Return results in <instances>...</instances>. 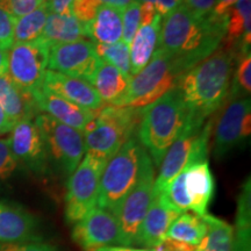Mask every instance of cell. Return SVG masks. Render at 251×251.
Returning <instances> with one entry per match:
<instances>
[{
	"label": "cell",
	"instance_id": "6da1fadb",
	"mask_svg": "<svg viewBox=\"0 0 251 251\" xmlns=\"http://www.w3.org/2000/svg\"><path fill=\"white\" fill-rule=\"evenodd\" d=\"M162 19L157 48L178 59L186 72L222 45L225 17H197L180 2Z\"/></svg>",
	"mask_w": 251,
	"mask_h": 251
},
{
	"label": "cell",
	"instance_id": "7a4b0ae2",
	"mask_svg": "<svg viewBox=\"0 0 251 251\" xmlns=\"http://www.w3.org/2000/svg\"><path fill=\"white\" fill-rule=\"evenodd\" d=\"M237 52L221 47L181 76L178 89L188 115L205 122L227 101Z\"/></svg>",
	"mask_w": 251,
	"mask_h": 251
},
{
	"label": "cell",
	"instance_id": "3957f363",
	"mask_svg": "<svg viewBox=\"0 0 251 251\" xmlns=\"http://www.w3.org/2000/svg\"><path fill=\"white\" fill-rule=\"evenodd\" d=\"M188 111L178 87L142 107L137 137L156 166L183 130Z\"/></svg>",
	"mask_w": 251,
	"mask_h": 251
},
{
	"label": "cell",
	"instance_id": "277c9868",
	"mask_svg": "<svg viewBox=\"0 0 251 251\" xmlns=\"http://www.w3.org/2000/svg\"><path fill=\"white\" fill-rule=\"evenodd\" d=\"M142 108L106 106L83 131L85 153L108 162L137 133Z\"/></svg>",
	"mask_w": 251,
	"mask_h": 251
},
{
	"label": "cell",
	"instance_id": "5b68a950",
	"mask_svg": "<svg viewBox=\"0 0 251 251\" xmlns=\"http://www.w3.org/2000/svg\"><path fill=\"white\" fill-rule=\"evenodd\" d=\"M186 74L183 65L174 56L156 48L148 64L130 77L124 97L113 106L142 108L166 92L178 87L181 76Z\"/></svg>",
	"mask_w": 251,
	"mask_h": 251
},
{
	"label": "cell",
	"instance_id": "8992f818",
	"mask_svg": "<svg viewBox=\"0 0 251 251\" xmlns=\"http://www.w3.org/2000/svg\"><path fill=\"white\" fill-rule=\"evenodd\" d=\"M143 147L131 137L107 162L99 184L98 207L117 215L122 201L139 178Z\"/></svg>",
	"mask_w": 251,
	"mask_h": 251
},
{
	"label": "cell",
	"instance_id": "52a82bcc",
	"mask_svg": "<svg viewBox=\"0 0 251 251\" xmlns=\"http://www.w3.org/2000/svg\"><path fill=\"white\" fill-rule=\"evenodd\" d=\"M34 122L46 144L49 161L57 166L62 175L71 176L85 155L83 133L46 113L37 114Z\"/></svg>",
	"mask_w": 251,
	"mask_h": 251
},
{
	"label": "cell",
	"instance_id": "ba28073f",
	"mask_svg": "<svg viewBox=\"0 0 251 251\" xmlns=\"http://www.w3.org/2000/svg\"><path fill=\"white\" fill-rule=\"evenodd\" d=\"M155 170L153 163L146 150H142L140 159L139 178L136 184L122 201L115 215L121 230L122 246L130 247L135 242L137 231L153 198Z\"/></svg>",
	"mask_w": 251,
	"mask_h": 251
},
{
	"label": "cell",
	"instance_id": "9c48e42d",
	"mask_svg": "<svg viewBox=\"0 0 251 251\" xmlns=\"http://www.w3.org/2000/svg\"><path fill=\"white\" fill-rule=\"evenodd\" d=\"M107 162L85 153L68 181L65 197V219L69 224L78 221L98 203L99 184Z\"/></svg>",
	"mask_w": 251,
	"mask_h": 251
},
{
	"label": "cell",
	"instance_id": "30bf717a",
	"mask_svg": "<svg viewBox=\"0 0 251 251\" xmlns=\"http://www.w3.org/2000/svg\"><path fill=\"white\" fill-rule=\"evenodd\" d=\"M50 47L42 39L14 43L8 50L7 74L17 85L33 94L43 85Z\"/></svg>",
	"mask_w": 251,
	"mask_h": 251
},
{
	"label": "cell",
	"instance_id": "8fae6325",
	"mask_svg": "<svg viewBox=\"0 0 251 251\" xmlns=\"http://www.w3.org/2000/svg\"><path fill=\"white\" fill-rule=\"evenodd\" d=\"M102 61L92 41L78 40L50 47L48 70L91 84Z\"/></svg>",
	"mask_w": 251,
	"mask_h": 251
},
{
	"label": "cell",
	"instance_id": "7c38bea8",
	"mask_svg": "<svg viewBox=\"0 0 251 251\" xmlns=\"http://www.w3.org/2000/svg\"><path fill=\"white\" fill-rule=\"evenodd\" d=\"M251 133V100L249 97L229 99L219 119L214 135V157L221 159L249 139Z\"/></svg>",
	"mask_w": 251,
	"mask_h": 251
},
{
	"label": "cell",
	"instance_id": "4fadbf2b",
	"mask_svg": "<svg viewBox=\"0 0 251 251\" xmlns=\"http://www.w3.org/2000/svg\"><path fill=\"white\" fill-rule=\"evenodd\" d=\"M72 240L85 251H97L101 248L122 246L121 230L113 213L94 207L75 225Z\"/></svg>",
	"mask_w": 251,
	"mask_h": 251
},
{
	"label": "cell",
	"instance_id": "5bb4252c",
	"mask_svg": "<svg viewBox=\"0 0 251 251\" xmlns=\"http://www.w3.org/2000/svg\"><path fill=\"white\" fill-rule=\"evenodd\" d=\"M205 122L187 117L183 130L166 151L161 163L158 177L155 179L153 193L164 192V190L172 180L188 165L192 164L193 149L200 130Z\"/></svg>",
	"mask_w": 251,
	"mask_h": 251
},
{
	"label": "cell",
	"instance_id": "9a60e30c",
	"mask_svg": "<svg viewBox=\"0 0 251 251\" xmlns=\"http://www.w3.org/2000/svg\"><path fill=\"white\" fill-rule=\"evenodd\" d=\"M9 146L18 162L24 163L31 171L45 174L49 164L46 144L33 120L18 122L8 137Z\"/></svg>",
	"mask_w": 251,
	"mask_h": 251
},
{
	"label": "cell",
	"instance_id": "2e32d148",
	"mask_svg": "<svg viewBox=\"0 0 251 251\" xmlns=\"http://www.w3.org/2000/svg\"><path fill=\"white\" fill-rule=\"evenodd\" d=\"M181 213L166 199L164 192L153 193L152 201L141 224L134 244L152 249L166 238L168 229Z\"/></svg>",
	"mask_w": 251,
	"mask_h": 251
},
{
	"label": "cell",
	"instance_id": "e0dca14e",
	"mask_svg": "<svg viewBox=\"0 0 251 251\" xmlns=\"http://www.w3.org/2000/svg\"><path fill=\"white\" fill-rule=\"evenodd\" d=\"M39 111L45 112L62 124L83 133L86 126L96 118L98 111H90L41 87L33 93Z\"/></svg>",
	"mask_w": 251,
	"mask_h": 251
},
{
	"label": "cell",
	"instance_id": "ac0fdd59",
	"mask_svg": "<svg viewBox=\"0 0 251 251\" xmlns=\"http://www.w3.org/2000/svg\"><path fill=\"white\" fill-rule=\"evenodd\" d=\"M42 86L50 92L90 111H99L103 106L96 89L85 80L47 70Z\"/></svg>",
	"mask_w": 251,
	"mask_h": 251
},
{
	"label": "cell",
	"instance_id": "d6986e66",
	"mask_svg": "<svg viewBox=\"0 0 251 251\" xmlns=\"http://www.w3.org/2000/svg\"><path fill=\"white\" fill-rule=\"evenodd\" d=\"M0 107L13 126L23 120H33L39 113L33 94L17 85L7 72L0 75Z\"/></svg>",
	"mask_w": 251,
	"mask_h": 251
},
{
	"label": "cell",
	"instance_id": "ffe728a7",
	"mask_svg": "<svg viewBox=\"0 0 251 251\" xmlns=\"http://www.w3.org/2000/svg\"><path fill=\"white\" fill-rule=\"evenodd\" d=\"M185 186L190 199V209L197 215L207 214L215 190V181L208 161L194 163L185 168Z\"/></svg>",
	"mask_w": 251,
	"mask_h": 251
},
{
	"label": "cell",
	"instance_id": "44dd1931",
	"mask_svg": "<svg viewBox=\"0 0 251 251\" xmlns=\"http://www.w3.org/2000/svg\"><path fill=\"white\" fill-rule=\"evenodd\" d=\"M226 33L222 43L240 55L250 51L251 0H237L225 15Z\"/></svg>",
	"mask_w": 251,
	"mask_h": 251
},
{
	"label": "cell",
	"instance_id": "7402d4cb",
	"mask_svg": "<svg viewBox=\"0 0 251 251\" xmlns=\"http://www.w3.org/2000/svg\"><path fill=\"white\" fill-rule=\"evenodd\" d=\"M37 222L17 206L0 203V244L25 243L36 238Z\"/></svg>",
	"mask_w": 251,
	"mask_h": 251
},
{
	"label": "cell",
	"instance_id": "603a6c76",
	"mask_svg": "<svg viewBox=\"0 0 251 251\" xmlns=\"http://www.w3.org/2000/svg\"><path fill=\"white\" fill-rule=\"evenodd\" d=\"M122 11L124 9L103 5L96 18L84 25L86 37L97 45H113L122 40Z\"/></svg>",
	"mask_w": 251,
	"mask_h": 251
},
{
	"label": "cell",
	"instance_id": "cb8c5ba5",
	"mask_svg": "<svg viewBox=\"0 0 251 251\" xmlns=\"http://www.w3.org/2000/svg\"><path fill=\"white\" fill-rule=\"evenodd\" d=\"M162 17L157 15L150 24L140 25L130 43V75L134 76L146 67L157 48Z\"/></svg>",
	"mask_w": 251,
	"mask_h": 251
},
{
	"label": "cell",
	"instance_id": "d4e9b609",
	"mask_svg": "<svg viewBox=\"0 0 251 251\" xmlns=\"http://www.w3.org/2000/svg\"><path fill=\"white\" fill-rule=\"evenodd\" d=\"M85 28L74 14L50 13L43 28L42 39L49 47L84 40Z\"/></svg>",
	"mask_w": 251,
	"mask_h": 251
},
{
	"label": "cell",
	"instance_id": "484cf974",
	"mask_svg": "<svg viewBox=\"0 0 251 251\" xmlns=\"http://www.w3.org/2000/svg\"><path fill=\"white\" fill-rule=\"evenodd\" d=\"M129 79L130 77L125 76L117 68L102 62L91 85L96 89L103 103L113 106L124 97L129 85Z\"/></svg>",
	"mask_w": 251,
	"mask_h": 251
},
{
	"label": "cell",
	"instance_id": "4316f807",
	"mask_svg": "<svg viewBox=\"0 0 251 251\" xmlns=\"http://www.w3.org/2000/svg\"><path fill=\"white\" fill-rule=\"evenodd\" d=\"M207 234V225L202 216L183 212L168 229L166 238L197 247Z\"/></svg>",
	"mask_w": 251,
	"mask_h": 251
},
{
	"label": "cell",
	"instance_id": "83f0119b",
	"mask_svg": "<svg viewBox=\"0 0 251 251\" xmlns=\"http://www.w3.org/2000/svg\"><path fill=\"white\" fill-rule=\"evenodd\" d=\"M207 225V234L197 246L198 251H231L234 229L224 220L211 214L202 216Z\"/></svg>",
	"mask_w": 251,
	"mask_h": 251
},
{
	"label": "cell",
	"instance_id": "f1b7e54d",
	"mask_svg": "<svg viewBox=\"0 0 251 251\" xmlns=\"http://www.w3.org/2000/svg\"><path fill=\"white\" fill-rule=\"evenodd\" d=\"M49 14L48 1H45L35 11L15 19L14 43L30 42L40 39Z\"/></svg>",
	"mask_w": 251,
	"mask_h": 251
},
{
	"label": "cell",
	"instance_id": "f546056e",
	"mask_svg": "<svg viewBox=\"0 0 251 251\" xmlns=\"http://www.w3.org/2000/svg\"><path fill=\"white\" fill-rule=\"evenodd\" d=\"M97 55L103 63L117 68L125 76L131 77L130 75V47L124 41H119L113 45H97Z\"/></svg>",
	"mask_w": 251,
	"mask_h": 251
},
{
	"label": "cell",
	"instance_id": "4dcf8cb0",
	"mask_svg": "<svg viewBox=\"0 0 251 251\" xmlns=\"http://www.w3.org/2000/svg\"><path fill=\"white\" fill-rule=\"evenodd\" d=\"M251 92V52L240 55L234 77H231L229 99L249 97Z\"/></svg>",
	"mask_w": 251,
	"mask_h": 251
},
{
	"label": "cell",
	"instance_id": "1f68e13d",
	"mask_svg": "<svg viewBox=\"0 0 251 251\" xmlns=\"http://www.w3.org/2000/svg\"><path fill=\"white\" fill-rule=\"evenodd\" d=\"M140 26V2H131L122 11V41L130 47Z\"/></svg>",
	"mask_w": 251,
	"mask_h": 251
},
{
	"label": "cell",
	"instance_id": "d6a6232c",
	"mask_svg": "<svg viewBox=\"0 0 251 251\" xmlns=\"http://www.w3.org/2000/svg\"><path fill=\"white\" fill-rule=\"evenodd\" d=\"M102 6L100 0H74L71 13L83 25L90 24L96 18L99 8Z\"/></svg>",
	"mask_w": 251,
	"mask_h": 251
},
{
	"label": "cell",
	"instance_id": "836d02e7",
	"mask_svg": "<svg viewBox=\"0 0 251 251\" xmlns=\"http://www.w3.org/2000/svg\"><path fill=\"white\" fill-rule=\"evenodd\" d=\"M19 162L15 158L8 139H0V180H6L18 169Z\"/></svg>",
	"mask_w": 251,
	"mask_h": 251
},
{
	"label": "cell",
	"instance_id": "e575fe53",
	"mask_svg": "<svg viewBox=\"0 0 251 251\" xmlns=\"http://www.w3.org/2000/svg\"><path fill=\"white\" fill-rule=\"evenodd\" d=\"M15 18L0 6V48L8 50L14 45Z\"/></svg>",
	"mask_w": 251,
	"mask_h": 251
},
{
	"label": "cell",
	"instance_id": "d590c367",
	"mask_svg": "<svg viewBox=\"0 0 251 251\" xmlns=\"http://www.w3.org/2000/svg\"><path fill=\"white\" fill-rule=\"evenodd\" d=\"M46 0H0V6L17 19L35 11Z\"/></svg>",
	"mask_w": 251,
	"mask_h": 251
},
{
	"label": "cell",
	"instance_id": "8d00e7d4",
	"mask_svg": "<svg viewBox=\"0 0 251 251\" xmlns=\"http://www.w3.org/2000/svg\"><path fill=\"white\" fill-rule=\"evenodd\" d=\"M231 251H251V221L236 220Z\"/></svg>",
	"mask_w": 251,
	"mask_h": 251
},
{
	"label": "cell",
	"instance_id": "74e56055",
	"mask_svg": "<svg viewBox=\"0 0 251 251\" xmlns=\"http://www.w3.org/2000/svg\"><path fill=\"white\" fill-rule=\"evenodd\" d=\"M216 0H181V4L197 17H208L212 14Z\"/></svg>",
	"mask_w": 251,
	"mask_h": 251
},
{
	"label": "cell",
	"instance_id": "f35d334b",
	"mask_svg": "<svg viewBox=\"0 0 251 251\" xmlns=\"http://www.w3.org/2000/svg\"><path fill=\"white\" fill-rule=\"evenodd\" d=\"M0 251H57L51 244L43 242H25L0 244Z\"/></svg>",
	"mask_w": 251,
	"mask_h": 251
},
{
	"label": "cell",
	"instance_id": "ab89813d",
	"mask_svg": "<svg viewBox=\"0 0 251 251\" xmlns=\"http://www.w3.org/2000/svg\"><path fill=\"white\" fill-rule=\"evenodd\" d=\"M197 247L191 244L178 242L171 238H164L158 246L152 248L153 251H196Z\"/></svg>",
	"mask_w": 251,
	"mask_h": 251
},
{
	"label": "cell",
	"instance_id": "60d3db41",
	"mask_svg": "<svg viewBox=\"0 0 251 251\" xmlns=\"http://www.w3.org/2000/svg\"><path fill=\"white\" fill-rule=\"evenodd\" d=\"M139 2H149L151 4L161 17H165L169 12L175 9L180 4L179 0H137Z\"/></svg>",
	"mask_w": 251,
	"mask_h": 251
},
{
	"label": "cell",
	"instance_id": "b9f144b4",
	"mask_svg": "<svg viewBox=\"0 0 251 251\" xmlns=\"http://www.w3.org/2000/svg\"><path fill=\"white\" fill-rule=\"evenodd\" d=\"M74 0H48L50 13L70 14Z\"/></svg>",
	"mask_w": 251,
	"mask_h": 251
},
{
	"label": "cell",
	"instance_id": "7bdbcfd3",
	"mask_svg": "<svg viewBox=\"0 0 251 251\" xmlns=\"http://www.w3.org/2000/svg\"><path fill=\"white\" fill-rule=\"evenodd\" d=\"M237 0H216L212 14L216 18H224Z\"/></svg>",
	"mask_w": 251,
	"mask_h": 251
},
{
	"label": "cell",
	"instance_id": "ee69618b",
	"mask_svg": "<svg viewBox=\"0 0 251 251\" xmlns=\"http://www.w3.org/2000/svg\"><path fill=\"white\" fill-rule=\"evenodd\" d=\"M13 127V124L8 120L7 115L5 114V112L2 111L1 107H0V135L12 131Z\"/></svg>",
	"mask_w": 251,
	"mask_h": 251
},
{
	"label": "cell",
	"instance_id": "f6af8a7d",
	"mask_svg": "<svg viewBox=\"0 0 251 251\" xmlns=\"http://www.w3.org/2000/svg\"><path fill=\"white\" fill-rule=\"evenodd\" d=\"M103 5L112 6V7H117L120 9H125L128 5L135 1V0H100Z\"/></svg>",
	"mask_w": 251,
	"mask_h": 251
},
{
	"label": "cell",
	"instance_id": "bcb514c9",
	"mask_svg": "<svg viewBox=\"0 0 251 251\" xmlns=\"http://www.w3.org/2000/svg\"><path fill=\"white\" fill-rule=\"evenodd\" d=\"M97 251H153L152 249H137V248H131V247H125V246H111V247H105Z\"/></svg>",
	"mask_w": 251,
	"mask_h": 251
},
{
	"label": "cell",
	"instance_id": "7dc6e473",
	"mask_svg": "<svg viewBox=\"0 0 251 251\" xmlns=\"http://www.w3.org/2000/svg\"><path fill=\"white\" fill-rule=\"evenodd\" d=\"M8 68V51L0 48V75L7 72Z\"/></svg>",
	"mask_w": 251,
	"mask_h": 251
},
{
	"label": "cell",
	"instance_id": "c3c4849f",
	"mask_svg": "<svg viewBox=\"0 0 251 251\" xmlns=\"http://www.w3.org/2000/svg\"><path fill=\"white\" fill-rule=\"evenodd\" d=\"M179 1H180V2H181V0H179Z\"/></svg>",
	"mask_w": 251,
	"mask_h": 251
},
{
	"label": "cell",
	"instance_id": "681fc988",
	"mask_svg": "<svg viewBox=\"0 0 251 251\" xmlns=\"http://www.w3.org/2000/svg\"><path fill=\"white\" fill-rule=\"evenodd\" d=\"M46 1H48V0H46Z\"/></svg>",
	"mask_w": 251,
	"mask_h": 251
},
{
	"label": "cell",
	"instance_id": "f907efd6",
	"mask_svg": "<svg viewBox=\"0 0 251 251\" xmlns=\"http://www.w3.org/2000/svg\"><path fill=\"white\" fill-rule=\"evenodd\" d=\"M196 251H198V250H197V249H196Z\"/></svg>",
	"mask_w": 251,
	"mask_h": 251
}]
</instances>
